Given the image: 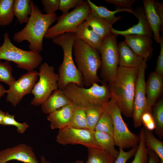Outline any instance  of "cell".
I'll list each match as a JSON object with an SVG mask.
<instances>
[{
  "mask_svg": "<svg viewBox=\"0 0 163 163\" xmlns=\"http://www.w3.org/2000/svg\"><path fill=\"white\" fill-rule=\"evenodd\" d=\"M40 163H52L51 162L46 160V158L43 156H42L40 158Z\"/></svg>",
  "mask_w": 163,
  "mask_h": 163,
  "instance_id": "bcb514c9",
  "label": "cell"
},
{
  "mask_svg": "<svg viewBox=\"0 0 163 163\" xmlns=\"http://www.w3.org/2000/svg\"><path fill=\"white\" fill-rule=\"evenodd\" d=\"M38 78V72L35 70L23 75L9 85L6 92V101L16 107L24 96L31 93Z\"/></svg>",
  "mask_w": 163,
  "mask_h": 163,
  "instance_id": "7c38bea8",
  "label": "cell"
},
{
  "mask_svg": "<svg viewBox=\"0 0 163 163\" xmlns=\"http://www.w3.org/2000/svg\"><path fill=\"white\" fill-rule=\"evenodd\" d=\"M75 33L76 39L82 40L99 52L103 39L85 21L78 26Z\"/></svg>",
  "mask_w": 163,
  "mask_h": 163,
  "instance_id": "44dd1931",
  "label": "cell"
},
{
  "mask_svg": "<svg viewBox=\"0 0 163 163\" xmlns=\"http://www.w3.org/2000/svg\"><path fill=\"white\" fill-rule=\"evenodd\" d=\"M103 105L92 104L85 108L86 119L89 129L94 131L96 126L104 110Z\"/></svg>",
  "mask_w": 163,
  "mask_h": 163,
  "instance_id": "4316f807",
  "label": "cell"
},
{
  "mask_svg": "<svg viewBox=\"0 0 163 163\" xmlns=\"http://www.w3.org/2000/svg\"><path fill=\"white\" fill-rule=\"evenodd\" d=\"M30 0H14L13 5L14 16L20 24H27L32 12Z\"/></svg>",
  "mask_w": 163,
  "mask_h": 163,
  "instance_id": "484cf974",
  "label": "cell"
},
{
  "mask_svg": "<svg viewBox=\"0 0 163 163\" xmlns=\"http://www.w3.org/2000/svg\"><path fill=\"white\" fill-rule=\"evenodd\" d=\"M1 125L14 126L16 128L18 132L21 134L24 133L29 127V125L26 122L19 123L17 121L14 115L8 112H5Z\"/></svg>",
  "mask_w": 163,
  "mask_h": 163,
  "instance_id": "d590c367",
  "label": "cell"
},
{
  "mask_svg": "<svg viewBox=\"0 0 163 163\" xmlns=\"http://www.w3.org/2000/svg\"><path fill=\"white\" fill-rule=\"evenodd\" d=\"M148 163H160V160L157 155L153 151L149 150Z\"/></svg>",
  "mask_w": 163,
  "mask_h": 163,
  "instance_id": "7bdbcfd3",
  "label": "cell"
},
{
  "mask_svg": "<svg viewBox=\"0 0 163 163\" xmlns=\"http://www.w3.org/2000/svg\"><path fill=\"white\" fill-rule=\"evenodd\" d=\"M85 21L103 39L111 33L112 26L105 20L97 16L91 10Z\"/></svg>",
  "mask_w": 163,
  "mask_h": 163,
  "instance_id": "603a6c76",
  "label": "cell"
},
{
  "mask_svg": "<svg viewBox=\"0 0 163 163\" xmlns=\"http://www.w3.org/2000/svg\"><path fill=\"white\" fill-rule=\"evenodd\" d=\"M72 103L62 90L57 89L41 104V110L44 113L49 114Z\"/></svg>",
  "mask_w": 163,
  "mask_h": 163,
  "instance_id": "7402d4cb",
  "label": "cell"
},
{
  "mask_svg": "<svg viewBox=\"0 0 163 163\" xmlns=\"http://www.w3.org/2000/svg\"><path fill=\"white\" fill-rule=\"evenodd\" d=\"M138 68L118 66L115 78L108 84L112 98L122 113L132 117Z\"/></svg>",
  "mask_w": 163,
  "mask_h": 163,
  "instance_id": "7a4b0ae2",
  "label": "cell"
},
{
  "mask_svg": "<svg viewBox=\"0 0 163 163\" xmlns=\"http://www.w3.org/2000/svg\"><path fill=\"white\" fill-rule=\"evenodd\" d=\"M132 14L138 20V22L137 24L123 30H117L112 27L111 33L124 36L128 35H137L151 38L153 37L152 32L146 18L144 8L139 7L135 9H133Z\"/></svg>",
  "mask_w": 163,
  "mask_h": 163,
  "instance_id": "9a60e30c",
  "label": "cell"
},
{
  "mask_svg": "<svg viewBox=\"0 0 163 163\" xmlns=\"http://www.w3.org/2000/svg\"><path fill=\"white\" fill-rule=\"evenodd\" d=\"M144 127L145 140L147 148L153 151L158 157L160 163H163V142L154 136L152 131Z\"/></svg>",
  "mask_w": 163,
  "mask_h": 163,
  "instance_id": "f1b7e54d",
  "label": "cell"
},
{
  "mask_svg": "<svg viewBox=\"0 0 163 163\" xmlns=\"http://www.w3.org/2000/svg\"><path fill=\"white\" fill-rule=\"evenodd\" d=\"M77 67L83 78L84 87L88 88L101 82L97 75L101 64L99 52L84 41L76 39L73 46Z\"/></svg>",
  "mask_w": 163,
  "mask_h": 163,
  "instance_id": "277c9868",
  "label": "cell"
},
{
  "mask_svg": "<svg viewBox=\"0 0 163 163\" xmlns=\"http://www.w3.org/2000/svg\"><path fill=\"white\" fill-rule=\"evenodd\" d=\"M32 12L28 22L21 30L15 33L13 36L14 41L21 43L26 40L29 43L30 50L40 53L43 50V39L50 26L57 19L55 13L44 14L30 0Z\"/></svg>",
  "mask_w": 163,
  "mask_h": 163,
  "instance_id": "6da1fadb",
  "label": "cell"
},
{
  "mask_svg": "<svg viewBox=\"0 0 163 163\" xmlns=\"http://www.w3.org/2000/svg\"><path fill=\"white\" fill-rule=\"evenodd\" d=\"M68 126L76 129H89L85 108L77 106L71 122Z\"/></svg>",
  "mask_w": 163,
  "mask_h": 163,
  "instance_id": "d6a6232c",
  "label": "cell"
},
{
  "mask_svg": "<svg viewBox=\"0 0 163 163\" xmlns=\"http://www.w3.org/2000/svg\"><path fill=\"white\" fill-rule=\"evenodd\" d=\"M160 44V51L158 57L156 65L155 72L157 73L163 75V38L161 35Z\"/></svg>",
  "mask_w": 163,
  "mask_h": 163,
  "instance_id": "60d3db41",
  "label": "cell"
},
{
  "mask_svg": "<svg viewBox=\"0 0 163 163\" xmlns=\"http://www.w3.org/2000/svg\"><path fill=\"white\" fill-rule=\"evenodd\" d=\"M155 1L143 0L144 9L146 18L156 43L160 41V31L163 28V20L158 14L155 5Z\"/></svg>",
  "mask_w": 163,
  "mask_h": 163,
  "instance_id": "e0dca14e",
  "label": "cell"
},
{
  "mask_svg": "<svg viewBox=\"0 0 163 163\" xmlns=\"http://www.w3.org/2000/svg\"><path fill=\"white\" fill-rule=\"evenodd\" d=\"M137 146L131 149L127 152L125 151L122 148H119V155L114 163H126L129 159L135 155L137 149Z\"/></svg>",
  "mask_w": 163,
  "mask_h": 163,
  "instance_id": "f35d334b",
  "label": "cell"
},
{
  "mask_svg": "<svg viewBox=\"0 0 163 163\" xmlns=\"http://www.w3.org/2000/svg\"><path fill=\"white\" fill-rule=\"evenodd\" d=\"M94 131L107 133L113 136V120L110 115L105 110L96 126Z\"/></svg>",
  "mask_w": 163,
  "mask_h": 163,
  "instance_id": "836d02e7",
  "label": "cell"
},
{
  "mask_svg": "<svg viewBox=\"0 0 163 163\" xmlns=\"http://www.w3.org/2000/svg\"><path fill=\"white\" fill-rule=\"evenodd\" d=\"M115 159L100 148H88V159L85 163H114Z\"/></svg>",
  "mask_w": 163,
  "mask_h": 163,
  "instance_id": "83f0119b",
  "label": "cell"
},
{
  "mask_svg": "<svg viewBox=\"0 0 163 163\" xmlns=\"http://www.w3.org/2000/svg\"><path fill=\"white\" fill-rule=\"evenodd\" d=\"M12 160L24 163H40L32 148L24 143L0 150V163Z\"/></svg>",
  "mask_w": 163,
  "mask_h": 163,
  "instance_id": "5bb4252c",
  "label": "cell"
},
{
  "mask_svg": "<svg viewBox=\"0 0 163 163\" xmlns=\"http://www.w3.org/2000/svg\"><path fill=\"white\" fill-rule=\"evenodd\" d=\"M163 87V75L154 71L151 73L145 85L146 97L150 108L152 109L157 102L162 92Z\"/></svg>",
  "mask_w": 163,
  "mask_h": 163,
  "instance_id": "d6986e66",
  "label": "cell"
},
{
  "mask_svg": "<svg viewBox=\"0 0 163 163\" xmlns=\"http://www.w3.org/2000/svg\"><path fill=\"white\" fill-rule=\"evenodd\" d=\"M39 79L31 92L34 97L31 105L38 107L45 102L53 92L58 89L59 75L54 68L46 62L41 64L38 72Z\"/></svg>",
  "mask_w": 163,
  "mask_h": 163,
  "instance_id": "30bf717a",
  "label": "cell"
},
{
  "mask_svg": "<svg viewBox=\"0 0 163 163\" xmlns=\"http://www.w3.org/2000/svg\"><path fill=\"white\" fill-rule=\"evenodd\" d=\"M147 59H144L142 64L138 67L132 116L135 128L141 127L142 124L141 117L144 113H152V109L148 105L145 91V75L147 67Z\"/></svg>",
  "mask_w": 163,
  "mask_h": 163,
  "instance_id": "8fae6325",
  "label": "cell"
},
{
  "mask_svg": "<svg viewBox=\"0 0 163 163\" xmlns=\"http://www.w3.org/2000/svg\"><path fill=\"white\" fill-rule=\"evenodd\" d=\"M91 10L87 1H84L72 11L58 17L57 23L49 28L44 37L52 39L66 33H75L78 26L85 21Z\"/></svg>",
  "mask_w": 163,
  "mask_h": 163,
  "instance_id": "ba28073f",
  "label": "cell"
},
{
  "mask_svg": "<svg viewBox=\"0 0 163 163\" xmlns=\"http://www.w3.org/2000/svg\"><path fill=\"white\" fill-rule=\"evenodd\" d=\"M13 69L9 62L0 61V82L9 85L16 80L12 75Z\"/></svg>",
  "mask_w": 163,
  "mask_h": 163,
  "instance_id": "e575fe53",
  "label": "cell"
},
{
  "mask_svg": "<svg viewBox=\"0 0 163 163\" xmlns=\"http://www.w3.org/2000/svg\"><path fill=\"white\" fill-rule=\"evenodd\" d=\"M84 1L83 0H60L59 9L62 12V14H65L71 9H75Z\"/></svg>",
  "mask_w": 163,
  "mask_h": 163,
  "instance_id": "8d00e7d4",
  "label": "cell"
},
{
  "mask_svg": "<svg viewBox=\"0 0 163 163\" xmlns=\"http://www.w3.org/2000/svg\"><path fill=\"white\" fill-rule=\"evenodd\" d=\"M124 37V41L136 54L147 59L153 50L151 38L137 35Z\"/></svg>",
  "mask_w": 163,
  "mask_h": 163,
  "instance_id": "ac0fdd59",
  "label": "cell"
},
{
  "mask_svg": "<svg viewBox=\"0 0 163 163\" xmlns=\"http://www.w3.org/2000/svg\"><path fill=\"white\" fill-rule=\"evenodd\" d=\"M41 2L46 14H55L56 11L59 9L60 0H42Z\"/></svg>",
  "mask_w": 163,
  "mask_h": 163,
  "instance_id": "74e56055",
  "label": "cell"
},
{
  "mask_svg": "<svg viewBox=\"0 0 163 163\" xmlns=\"http://www.w3.org/2000/svg\"><path fill=\"white\" fill-rule=\"evenodd\" d=\"M141 121L144 127L149 130L152 131L155 129V124L152 112L144 113L142 116Z\"/></svg>",
  "mask_w": 163,
  "mask_h": 163,
  "instance_id": "ab89813d",
  "label": "cell"
},
{
  "mask_svg": "<svg viewBox=\"0 0 163 163\" xmlns=\"http://www.w3.org/2000/svg\"><path fill=\"white\" fill-rule=\"evenodd\" d=\"M135 0H105V1L109 4L115 5L117 8H132V5L135 2Z\"/></svg>",
  "mask_w": 163,
  "mask_h": 163,
  "instance_id": "b9f144b4",
  "label": "cell"
},
{
  "mask_svg": "<svg viewBox=\"0 0 163 163\" xmlns=\"http://www.w3.org/2000/svg\"><path fill=\"white\" fill-rule=\"evenodd\" d=\"M94 135L97 145L116 159L119 155V151L115 148L113 137L108 133L96 131H94Z\"/></svg>",
  "mask_w": 163,
  "mask_h": 163,
  "instance_id": "d4e9b609",
  "label": "cell"
},
{
  "mask_svg": "<svg viewBox=\"0 0 163 163\" xmlns=\"http://www.w3.org/2000/svg\"><path fill=\"white\" fill-rule=\"evenodd\" d=\"M102 85L94 83L89 87H80L75 84H68L62 91L64 94L77 106L85 108L92 104L104 105L111 97L108 84L101 82Z\"/></svg>",
  "mask_w": 163,
  "mask_h": 163,
  "instance_id": "5b68a950",
  "label": "cell"
},
{
  "mask_svg": "<svg viewBox=\"0 0 163 163\" xmlns=\"http://www.w3.org/2000/svg\"><path fill=\"white\" fill-rule=\"evenodd\" d=\"M91 10L97 16L104 19L110 25H112L118 20L120 19V16L117 17L115 14L120 12H127L132 13L133 9L117 8L114 11H110L107 8L101 6H98L90 0H87Z\"/></svg>",
  "mask_w": 163,
  "mask_h": 163,
  "instance_id": "cb8c5ba5",
  "label": "cell"
},
{
  "mask_svg": "<svg viewBox=\"0 0 163 163\" xmlns=\"http://www.w3.org/2000/svg\"><path fill=\"white\" fill-rule=\"evenodd\" d=\"M117 35L111 33L104 39L99 51L101 62L100 77L101 81L107 84L115 78L119 65Z\"/></svg>",
  "mask_w": 163,
  "mask_h": 163,
  "instance_id": "9c48e42d",
  "label": "cell"
},
{
  "mask_svg": "<svg viewBox=\"0 0 163 163\" xmlns=\"http://www.w3.org/2000/svg\"><path fill=\"white\" fill-rule=\"evenodd\" d=\"M152 114L155 124V132L161 139L163 136V99L161 98L154 105Z\"/></svg>",
  "mask_w": 163,
  "mask_h": 163,
  "instance_id": "1f68e13d",
  "label": "cell"
},
{
  "mask_svg": "<svg viewBox=\"0 0 163 163\" xmlns=\"http://www.w3.org/2000/svg\"><path fill=\"white\" fill-rule=\"evenodd\" d=\"M76 39L75 33L72 32L61 34L52 39L53 42L60 46L63 51V60L58 68V89L61 90L70 83L84 87L82 75L72 57L73 46Z\"/></svg>",
  "mask_w": 163,
  "mask_h": 163,
  "instance_id": "3957f363",
  "label": "cell"
},
{
  "mask_svg": "<svg viewBox=\"0 0 163 163\" xmlns=\"http://www.w3.org/2000/svg\"><path fill=\"white\" fill-rule=\"evenodd\" d=\"M104 110L112 117L113 135L116 145L123 149H132L137 146L139 136L131 132L123 120L121 111L115 101L111 97L104 105Z\"/></svg>",
  "mask_w": 163,
  "mask_h": 163,
  "instance_id": "52a82bcc",
  "label": "cell"
},
{
  "mask_svg": "<svg viewBox=\"0 0 163 163\" xmlns=\"http://www.w3.org/2000/svg\"><path fill=\"white\" fill-rule=\"evenodd\" d=\"M3 40L0 46V60L12 62L18 68L28 72L34 70L41 64L43 59L40 53L25 50L15 46L11 41L8 33L4 34Z\"/></svg>",
  "mask_w": 163,
  "mask_h": 163,
  "instance_id": "8992f818",
  "label": "cell"
},
{
  "mask_svg": "<svg viewBox=\"0 0 163 163\" xmlns=\"http://www.w3.org/2000/svg\"><path fill=\"white\" fill-rule=\"evenodd\" d=\"M138 136L139 142L134 158L131 163H148L149 149L145 143L144 127L140 130Z\"/></svg>",
  "mask_w": 163,
  "mask_h": 163,
  "instance_id": "4dcf8cb0",
  "label": "cell"
},
{
  "mask_svg": "<svg viewBox=\"0 0 163 163\" xmlns=\"http://www.w3.org/2000/svg\"><path fill=\"white\" fill-rule=\"evenodd\" d=\"M77 106L72 103L48 114L47 120L53 129H62L70 123Z\"/></svg>",
  "mask_w": 163,
  "mask_h": 163,
  "instance_id": "2e32d148",
  "label": "cell"
},
{
  "mask_svg": "<svg viewBox=\"0 0 163 163\" xmlns=\"http://www.w3.org/2000/svg\"><path fill=\"white\" fill-rule=\"evenodd\" d=\"M120 66L128 68H138L143 62L144 59L136 54L125 41L117 44Z\"/></svg>",
  "mask_w": 163,
  "mask_h": 163,
  "instance_id": "ffe728a7",
  "label": "cell"
},
{
  "mask_svg": "<svg viewBox=\"0 0 163 163\" xmlns=\"http://www.w3.org/2000/svg\"><path fill=\"white\" fill-rule=\"evenodd\" d=\"M94 132L89 129L67 126L59 129L56 141L59 144L63 145L79 144L88 148H100L95 142Z\"/></svg>",
  "mask_w": 163,
  "mask_h": 163,
  "instance_id": "4fadbf2b",
  "label": "cell"
},
{
  "mask_svg": "<svg viewBox=\"0 0 163 163\" xmlns=\"http://www.w3.org/2000/svg\"><path fill=\"white\" fill-rule=\"evenodd\" d=\"M155 5L156 11L161 19L163 20V5L157 1H155Z\"/></svg>",
  "mask_w": 163,
  "mask_h": 163,
  "instance_id": "ee69618b",
  "label": "cell"
},
{
  "mask_svg": "<svg viewBox=\"0 0 163 163\" xmlns=\"http://www.w3.org/2000/svg\"><path fill=\"white\" fill-rule=\"evenodd\" d=\"M6 90L4 86L0 84V99L6 93Z\"/></svg>",
  "mask_w": 163,
  "mask_h": 163,
  "instance_id": "f6af8a7d",
  "label": "cell"
},
{
  "mask_svg": "<svg viewBox=\"0 0 163 163\" xmlns=\"http://www.w3.org/2000/svg\"><path fill=\"white\" fill-rule=\"evenodd\" d=\"M5 113V112L0 109V125H2L3 118Z\"/></svg>",
  "mask_w": 163,
  "mask_h": 163,
  "instance_id": "7dc6e473",
  "label": "cell"
},
{
  "mask_svg": "<svg viewBox=\"0 0 163 163\" xmlns=\"http://www.w3.org/2000/svg\"><path fill=\"white\" fill-rule=\"evenodd\" d=\"M72 163H84V162L80 160H78L75 161L74 162Z\"/></svg>",
  "mask_w": 163,
  "mask_h": 163,
  "instance_id": "c3c4849f",
  "label": "cell"
},
{
  "mask_svg": "<svg viewBox=\"0 0 163 163\" xmlns=\"http://www.w3.org/2000/svg\"><path fill=\"white\" fill-rule=\"evenodd\" d=\"M14 0H0V26L9 25L13 21Z\"/></svg>",
  "mask_w": 163,
  "mask_h": 163,
  "instance_id": "f546056e",
  "label": "cell"
}]
</instances>
